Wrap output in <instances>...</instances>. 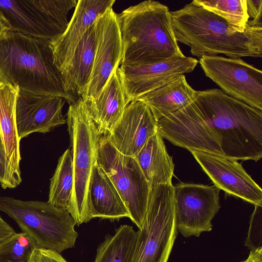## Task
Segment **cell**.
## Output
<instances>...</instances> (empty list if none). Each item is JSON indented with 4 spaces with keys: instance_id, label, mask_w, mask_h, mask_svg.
<instances>
[{
    "instance_id": "3957f363",
    "label": "cell",
    "mask_w": 262,
    "mask_h": 262,
    "mask_svg": "<svg viewBox=\"0 0 262 262\" xmlns=\"http://www.w3.org/2000/svg\"><path fill=\"white\" fill-rule=\"evenodd\" d=\"M0 82L38 95L78 99L66 89L50 41L7 30L0 35Z\"/></svg>"
},
{
    "instance_id": "9a60e30c",
    "label": "cell",
    "mask_w": 262,
    "mask_h": 262,
    "mask_svg": "<svg viewBox=\"0 0 262 262\" xmlns=\"http://www.w3.org/2000/svg\"><path fill=\"white\" fill-rule=\"evenodd\" d=\"M66 100L59 96L19 90L15 119L19 140L34 133H47L67 122L62 114Z\"/></svg>"
},
{
    "instance_id": "5bb4252c",
    "label": "cell",
    "mask_w": 262,
    "mask_h": 262,
    "mask_svg": "<svg viewBox=\"0 0 262 262\" xmlns=\"http://www.w3.org/2000/svg\"><path fill=\"white\" fill-rule=\"evenodd\" d=\"M199 61L185 56L150 64L121 65L119 71L127 104L186 73L192 72Z\"/></svg>"
},
{
    "instance_id": "ba28073f",
    "label": "cell",
    "mask_w": 262,
    "mask_h": 262,
    "mask_svg": "<svg viewBox=\"0 0 262 262\" xmlns=\"http://www.w3.org/2000/svg\"><path fill=\"white\" fill-rule=\"evenodd\" d=\"M97 164L111 180L129 213V219L140 229L144 223L150 187L136 158L118 151L101 136Z\"/></svg>"
},
{
    "instance_id": "ac0fdd59",
    "label": "cell",
    "mask_w": 262,
    "mask_h": 262,
    "mask_svg": "<svg viewBox=\"0 0 262 262\" xmlns=\"http://www.w3.org/2000/svg\"><path fill=\"white\" fill-rule=\"evenodd\" d=\"M19 89L0 82V133L6 156L4 188H14L21 182L20 140L15 124V113Z\"/></svg>"
},
{
    "instance_id": "277c9868",
    "label": "cell",
    "mask_w": 262,
    "mask_h": 262,
    "mask_svg": "<svg viewBox=\"0 0 262 262\" xmlns=\"http://www.w3.org/2000/svg\"><path fill=\"white\" fill-rule=\"evenodd\" d=\"M117 15L123 47L121 65L150 64L185 56L178 46L166 5L145 1Z\"/></svg>"
},
{
    "instance_id": "8fae6325",
    "label": "cell",
    "mask_w": 262,
    "mask_h": 262,
    "mask_svg": "<svg viewBox=\"0 0 262 262\" xmlns=\"http://www.w3.org/2000/svg\"><path fill=\"white\" fill-rule=\"evenodd\" d=\"M220 190L214 186L199 184L173 186L176 226L184 237H199L212 230V221L221 207Z\"/></svg>"
},
{
    "instance_id": "30bf717a",
    "label": "cell",
    "mask_w": 262,
    "mask_h": 262,
    "mask_svg": "<svg viewBox=\"0 0 262 262\" xmlns=\"http://www.w3.org/2000/svg\"><path fill=\"white\" fill-rule=\"evenodd\" d=\"M206 76L225 94L262 111V72L241 58L203 56L199 60Z\"/></svg>"
},
{
    "instance_id": "d6986e66",
    "label": "cell",
    "mask_w": 262,
    "mask_h": 262,
    "mask_svg": "<svg viewBox=\"0 0 262 262\" xmlns=\"http://www.w3.org/2000/svg\"><path fill=\"white\" fill-rule=\"evenodd\" d=\"M85 102L99 134H108L128 104L119 67L114 70L98 97Z\"/></svg>"
},
{
    "instance_id": "8992f818",
    "label": "cell",
    "mask_w": 262,
    "mask_h": 262,
    "mask_svg": "<svg viewBox=\"0 0 262 262\" xmlns=\"http://www.w3.org/2000/svg\"><path fill=\"white\" fill-rule=\"evenodd\" d=\"M67 123L74 175L70 214L79 226L92 219L88 204V189L93 168L97 163L101 136L82 98L70 104Z\"/></svg>"
},
{
    "instance_id": "5b68a950",
    "label": "cell",
    "mask_w": 262,
    "mask_h": 262,
    "mask_svg": "<svg viewBox=\"0 0 262 262\" xmlns=\"http://www.w3.org/2000/svg\"><path fill=\"white\" fill-rule=\"evenodd\" d=\"M0 211L15 221L34 248L60 254L75 246L78 237L75 220L69 212L48 202L0 196Z\"/></svg>"
},
{
    "instance_id": "cb8c5ba5",
    "label": "cell",
    "mask_w": 262,
    "mask_h": 262,
    "mask_svg": "<svg viewBox=\"0 0 262 262\" xmlns=\"http://www.w3.org/2000/svg\"><path fill=\"white\" fill-rule=\"evenodd\" d=\"M137 237L132 226H120L114 235L105 236L97 249L94 262H132Z\"/></svg>"
},
{
    "instance_id": "52a82bcc",
    "label": "cell",
    "mask_w": 262,
    "mask_h": 262,
    "mask_svg": "<svg viewBox=\"0 0 262 262\" xmlns=\"http://www.w3.org/2000/svg\"><path fill=\"white\" fill-rule=\"evenodd\" d=\"M132 262H167L177 237L173 185L151 190L146 217L138 229Z\"/></svg>"
},
{
    "instance_id": "d4e9b609",
    "label": "cell",
    "mask_w": 262,
    "mask_h": 262,
    "mask_svg": "<svg viewBox=\"0 0 262 262\" xmlns=\"http://www.w3.org/2000/svg\"><path fill=\"white\" fill-rule=\"evenodd\" d=\"M73 185L72 155L71 149L68 148L59 158L54 173L50 179L48 202L70 214Z\"/></svg>"
},
{
    "instance_id": "603a6c76",
    "label": "cell",
    "mask_w": 262,
    "mask_h": 262,
    "mask_svg": "<svg viewBox=\"0 0 262 262\" xmlns=\"http://www.w3.org/2000/svg\"><path fill=\"white\" fill-rule=\"evenodd\" d=\"M135 158L151 190L161 184L172 183L174 164L158 130Z\"/></svg>"
},
{
    "instance_id": "44dd1931",
    "label": "cell",
    "mask_w": 262,
    "mask_h": 262,
    "mask_svg": "<svg viewBox=\"0 0 262 262\" xmlns=\"http://www.w3.org/2000/svg\"><path fill=\"white\" fill-rule=\"evenodd\" d=\"M196 91L188 84L185 75H182L135 100L145 104L158 121L179 111L190 103Z\"/></svg>"
},
{
    "instance_id": "836d02e7",
    "label": "cell",
    "mask_w": 262,
    "mask_h": 262,
    "mask_svg": "<svg viewBox=\"0 0 262 262\" xmlns=\"http://www.w3.org/2000/svg\"><path fill=\"white\" fill-rule=\"evenodd\" d=\"M10 24L0 9V35L6 30L10 29Z\"/></svg>"
},
{
    "instance_id": "7c38bea8",
    "label": "cell",
    "mask_w": 262,
    "mask_h": 262,
    "mask_svg": "<svg viewBox=\"0 0 262 262\" xmlns=\"http://www.w3.org/2000/svg\"><path fill=\"white\" fill-rule=\"evenodd\" d=\"M96 50L91 76L81 97L96 99L116 68L121 64L122 41L117 14L108 8L95 21Z\"/></svg>"
},
{
    "instance_id": "4316f807",
    "label": "cell",
    "mask_w": 262,
    "mask_h": 262,
    "mask_svg": "<svg viewBox=\"0 0 262 262\" xmlns=\"http://www.w3.org/2000/svg\"><path fill=\"white\" fill-rule=\"evenodd\" d=\"M33 249L24 233H16L0 246V262H28Z\"/></svg>"
},
{
    "instance_id": "83f0119b",
    "label": "cell",
    "mask_w": 262,
    "mask_h": 262,
    "mask_svg": "<svg viewBox=\"0 0 262 262\" xmlns=\"http://www.w3.org/2000/svg\"><path fill=\"white\" fill-rule=\"evenodd\" d=\"M245 246L251 250L262 247V206L254 205Z\"/></svg>"
},
{
    "instance_id": "7a4b0ae2",
    "label": "cell",
    "mask_w": 262,
    "mask_h": 262,
    "mask_svg": "<svg viewBox=\"0 0 262 262\" xmlns=\"http://www.w3.org/2000/svg\"><path fill=\"white\" fill-rule=\"evenodd\" d=\"M170 14L177 41L189 47L193 56H262V27L248 23L242 32L193 1Z\"/></svg>"
},
{
    "instance_id": "2e32d148",
    "label": "cell",
    "mask_w": 262,
    "mask_h": 262,
    "mask_svg": "<svg viewBox=\"0 0 262 262\" xmlns=\"http://www.w3.org/2000/svg\"><path fill=\"white\" fill-rule=\"evenodd\" d=\"M158 129V122L150 108L135 100L125 107L121 118L105 136L122 154L135 157Z\"/></svg>"
},
{
    "instance_id": "1f68e13d",
    "label": "cell",
    "mask_w": 262,
    "mask_h": 262,
    "mask_svg": "<svg viewBox=\"0 0 262 262\" xmlns=\"http://www.w3.org/2000/svg\"><path fill=\"white\" fill-rule=\"evenodd\" d=\"M6 156L0 133V184L4 188L6 173Z\"/></svg>"
},
{
    "instance_id": "7402d4cb",
    "label": "cell",
    "mask_w": 262,
    "mask_h": 262,
    "mask_svg": "<svg viewBox=\"0 0 262 262\" xmlns=\"http://www.w3.org/2000/svg\"><path fill=\"white\" fill-rule=\"evenodd\" d=\"M95 50L94 24L88 30L72 59L61 72L66 90L76 98V96H82L88 85L93 70Z\"/></svg>"
},
{
    "instance_id": "ffe728a7",
    "label": "cell",
    "mask_w": 262,
    "mask_h": 262,
    "mask_svg": "<svg viewBox=\"0 0 262 262\" xmlns=\"http://www.w3.org/2000/svg\"><path fill=\"white\" fill-rule=\"evenodd\" d=\"M88 204L92 219L119 220L129 213L113 183L103 169L95 164L88 189Z\"/></svg>"
},
{
    "instance_id": "f1b7e54d",
    "label": "cell",
    "mask_w": 262,
    "mask_h": 262,
    "mask_svg": "<svg viewBox=\"0 0 262 262\" xmlns=\"http://www.w3.org/2000/svg\"><path fill=\"white\" fill-rule=\"evenodd\" d=\"M28 262H67L60 253L42 248H34Z\"/></svg>"
},
{
    "instance_id": "4fadbf2b",
    "label": "cell",
    "mask_w": 262,
    "mask_h": 262,
    "mask_svg": "<svg viewBox=\"0 0 262 262\" xmlns=\"http://www.w3.org/2000/svg\"><path fill=\"white\" fill-rule=\"evenodd\" d=\"M214 186L254 205L262 206V189L238 160L201 151H190Z\"/></svg>"
},
{
    "instance_id": "6da1fadb",
    "label": "cell",
    "mask_w": 262,
    "mask_h": 262,
    "mask_svg": "<svg viewBox=\"0 0 262 262\" xmlns=\"http://www.w3.org/2000/svg\"><path fill=\"white\" fill-rule=\"evenodd\" d=\"M157 122L163 138L190 151L255 162L262 157V111L219 89L196 91L190 103Z\"/></svg>"
},
{
    "instance_id": "f546056e",
    "label": "cell",
    "mask_w": 262,
    "mask_h": 262,
    "mask_svg": "<svg viewBox=\"0 0 262 262\" xmlns=\"http://www.w3.org/2000/svg\"><path fill=\"white\" fill-rule=\"evenodd\" d=\"M248 24L251 26L262 27V0H246Z\"/></svg>"
},
{
    "instance_id": "484cf974",
    "label": "cell",
    "mask_w": 262,
    "mask_h": 262,
    "mask_svg": "<svg viewBox=\"0 0 262 262\" xmlns=\"http://www.w3.org/2000/svg\"><path fill=\"white\" fill-rule=\"evenodd\" d=\"M196 4L221 16L244 32L249 21L246 0H194Z\"/></svg>"
},
{
    "instance_id": "4dcf8cb0",
    "label": "cell",
    "mask_w": 262,
    "mask_h": 262,
    "mask_svg": "<svg viewBox=\"0 0 262 262\" xmlns=\"http://www.w3.org/2000/svg\"><path fill=\"white\" fill-rule=\"evenodd\" d=\"M16 233L0 215V246Z\"/></svg>"
},
{
    "instance_id": "9c48e42d",
    "label": "cell",
    "mask_w": 262,
    "mask_h": 262,
    "mask_svg": "<svg viewBox=\"0 0 262 262\" xmlns=\"http://www.w3.org/2000/svg\"><path fill=\"white\" fill-rule=\"evenodd\" d=\"M77 0H0L10 30L51 40L61 35Z\"/></svg>"
},
{
    "instance_id": "e0dca14e",
    "label": "cell",
    "mask_w": 262,
    "mask_h": 262,
    "mask_svg": "<svg viewBox=\"0 0 262 262\" xmlns=\"http://www.w3.org/2000/svg\"><path fill=\"white\" fill-rule=\"evenodd\" d=\"M115 0H79L64 32L50 41L53 61L59 72L72 59L83 36L101 15L113 7Z\"/></svg>"
},
{
    "instance_id": "d6a6232c",
    "label": "cell",
    "mask_w": 262,
    "mask_h": 262,
    "mask_svg": "<svg viewBox=\"0 0 262 262\" xmlns=\"http://www.w3.org/2000/svg\"><path fill=\"white\" fill-rule=\"evenodd\" d=\"M241 262H262V247L250 250L248 257Z\"/></svg>"
}]
</instances>
